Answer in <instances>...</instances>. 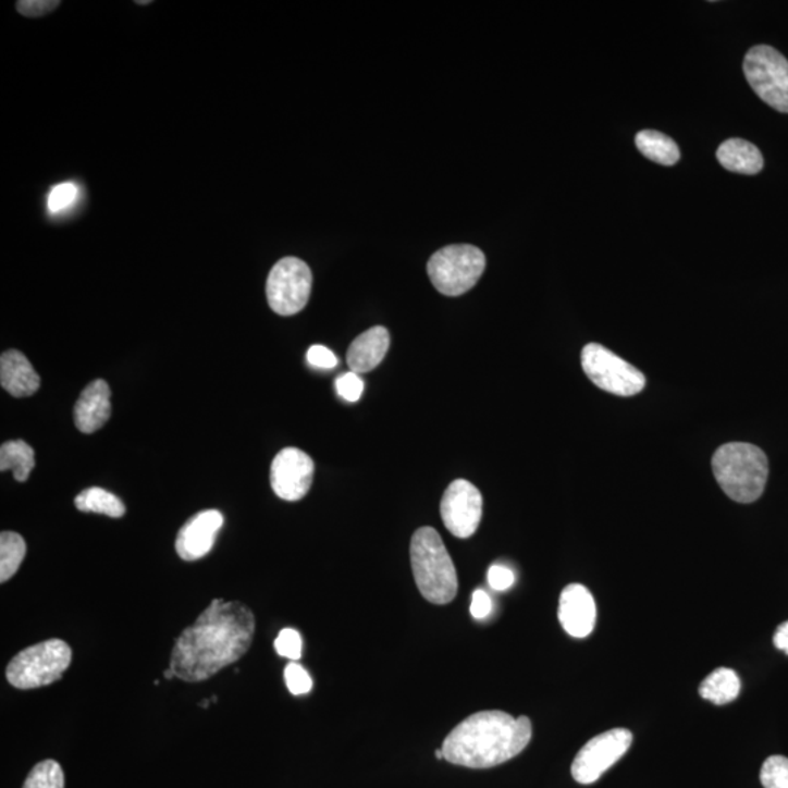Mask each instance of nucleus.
I'll return each instance as SVG.
<instances>
[{
	"instance_id": "f257e3e1",
	"label": "nucleus",
	"mask_w": 788,
	"mask_h": 788,
	"mask_svg": "<svg viewBox=\"0 0 788 788\" xmlns=\"http://www.w3.org/2000/svg\"><path fill=\"white\" fill-rule=\"evenodd\" d=\"M256 618L242 602L213 599L175 641L170 667L184 682H204L238 662L251 647Z\"/></svg>"
},
{
	"instance_id": "f03ea898",
	"label": "nucleus",
	"mask_w": 788,
	"mask_h": 788,
	"mask_svg": "<svg viewBox=\"0 0 788 788\" xmlns=\"http://www.w3.org/2000/svg\"><path fill=\"white\" fill-rule=\"evenodd\" d=\"M532 740L529 717L514 718L500 710L479 711L458 723L444 739V760L466 768L485 769L504 764L525 751Z\"/></svg>"
},
{
	"instance_id": "7ed1b4c3",
	"label": "nucleus",
	"mask_w": 788,
	"mask_h": 788,
	"mask_svg": "<svg viewBox=\"0 0 788 788\" xmlns=\"http://www.w3.org/2000/svg\"><path fill=\"white\" fill-rule=\"evenodd\" d=\"M713 472L719 488L740 504L755 503L768 481V458L756 445L727 443L713 456Z\"/></svg>"
},
{
	"instance_id": "20e7f679",
	"label": "nucleus",
	"mask_w": 788,
	"mask_h": 788,
	"mask_svg": "<svg viewBox=\"0 0 788 788\" xmlns=\"http://www.w3.org/2000/svg\"><path fill=\"white\" fill-rule=\"evenodd\" d=\"M410 564L423 599L440 606L454 601L458 590L456 568L435 529L421 528L414 533Z\"/></svg>"
},
{
	"instance_id": "39448f33",
	"label": "nucleus",
	"mask_w": 788,
	"mask_h": 788,
	"mask_svg": "<svg viewBox=\"0 0 788 788\" xmlns=\"http://www.w3.org/2000/svg\"><path fill=\"white\" fill-rule=\"evenodd\" d=\"M71 662V647L53 638L20 651L7 667V679L12 687L24 691L47 687L63 678Z\"/></svg>"
},
{
	"instance_id": "423d86ee",
	"label": "nucleus",
	"mask_w": 788,
	"mask_h": 788,
	"mask_svg": "<svg viewBox=\"0 0 788 788\" xmlns=\"http://www.w3.org/2000/svg\"><path fill=\"white\" fill-rule=\"evenodd\" d=\"M485 267L487 259L481 248L454 244L434 253L428 261L427 271L439 293L457 297L477 285Z\"/></svg>"
},
{
	"instance_id": "0eeeda50",
	"label": "nucleus",
	"mask_w": 788,
	"mask_h": 788,
	"mask_svg": "<svg viewBox=\"0 0 788 788\" xmlns=\"http://www.w3.org/2000/svg\"><path fill=\"white\" fill-rule=\"evenodd\" d=\"M743 72L756 96L779 113H788V60L771 46H755L744 56Z\"/></svg>"
},
{
	"instance_id": "6e6552de",
	"label": "nucleus",
	"mask_w": 788,
	"mask_h": 788,
	"mask_svg": "<svg viewBox=\"0 0 788 788\" xmlns=\"http://www.w3.org/2000/svg\"><path fill=\"white\" fill-rule=\"evenodd\" d=\"M581 366L591 383L616 396H636L645 387V375L606 346L586 345L581 353Z\"/></svg>"
},
{
	"instance_id": "1a4fd4ad",
	"label": "nucleus",
	"mask_w": 788,
	"mask_h": 788,
	"mask_svg": "<svg viewBox=\"0 0 788 788\" xmlns=\"http://www.w3.org/2000/svg\"><path fill=\"white\" fill-rule=\"evenodd\" d=\"M311 285L312 275L307 263L297 257H285L269 273V306L280 316L297 315L310 299Z\"/></svg>"
},
{
	"instance_id": "9d476101",
	"label": "nucleus",
	"mask_w": 788,
	"mask_h": 788,
	"mask_svg": "<svg viewBox=\"0 0 788 788\" xmlns=\"http://www.w3.org/2000/svg\"><path fill=\"white\" fill-rule=\"evenodd\" d=\"M632 734L627 729H614L587 742L572 762L571 774L580 784L596 783L611 766L631 748Z\"/></svg>"
},
{
	"instance_id": "9b49d317",
	"label": "nucleus",
	"mask_w": 788,
	"mask_h": 788,
	"mask_svg": "<svg viewBox=\"0 0 788 788\" xmlns=\"http://www.w3.org/2000/svg\"><path fill=\"white\" fill-rule=\"evenodd\" d=\"M482 508L481 492L466 479L450 483L440 505L445 528L460 539H468L477 533L482 520Z\"/></svg>"
},
{
	"instance_id": "f8f14e48",
	"label": "nucleus",
	"mask_w": 788,
	"mask_h": 788,
	"mask_svg": "<svg viewBox=\"0 0 788 788\" xmlns=\"http://www.w3.org/2000/svg\"><path fill=\"white\" fill-rule=\"evenodd\" d=\"M315 475V461L303 450L288 447L273 458L271 485L281 500L299 501L308 494Z\"/></svg>"
},
{
	"instance_id": "ddd939ff",
	"label": "nucleus",
	"mask_w": 788,
	"mask_h": 788,
	"mask_svg": "<svg viewBox=\"0 0 788 788\" xmlns=\"http://www.w3.org/2000/svg\"><path fill=\"white\" fill-rule=\"evenodd\" d=\"M224 525V516L218 509H205L180 529L175 551L184 561H197L207 556L216 545L218 532Z\"/></svg>"
},
{
	"instance_id": "4468645a",
	"label": "nucleus",
	"mask_w": 788,
	"mask_h": 788,
	"mask_svg": "<svg viewBox=\"0 0 788 788\" xmlns=\"http://www.w3.org/2000/svg\"><path fill=\"white\" fill-rule=\"evenodd\" d=\"M558 618L568 636L589 637L598 618L596 602L590 590L582 584L565 587L559 598Z\"/></svg>"
},
{
	"instance_id": "2eb2a0df",
	"label": "nucleus",
	"mask_w": 788,
	"mask_h": 788,
	"mask_svg": "<svg viewBox=\"0 0 788 788\" xmlns=\"http://www.w3.org/2000/svg\"><path fill=\"white\" fill-rule=\"evenodd\" d=\"M75 426L84 434L101 430L111 417V392L104 380L93 381L75 405Z\"/></svg>"
},
{
	"instance_id": "dca6fc26",
	"label": "nucleus",
	"mask_w": 788,
	"mask_h": 788,
	"mask_svg": "<svg viewBox=\"0 0 788 788\" xmlns=\"http://www.w3.org/2000/svg\"><path fill=\"white\" fill-rule=\"evenodd\" d=\"M0 384L14 397H28L40 389L41 380L28 358L11 349L0 358Z\"/></svg>"
},
{
	"instance_id": "f3484780",
	"label": "nucleus",
	"mask_w": 788,
	"mask_h": 788,
	"mask_svg": "<svg viewBox=\"0 0 788 788\" xmlns=\"http://www.w3.org/2000/svg\"><path fill=\"white\" fill-rule=\"evenodd\" d=\"M390 335L383 325L368 329L350 344L346 361L354 372H368L379 367L387 354Z\"/></svg>"
},
{
	"instance_id": "a211bd4d",
	"label": "nucleus",
	"mask_w": 788,
	"mask_h": 788,
	"mask_svg": "<svg viewBox=\"0 0 788 788\" xmlns=\"http://www.w3.org/2000/svg\"><path fill=\"white\" fill-rule=\"evenodd\" d=\"M717 160L731 173L753 175L764 169L760 149L748 140L731 138L719 145Z\"/></svg>"
},
{
	"instance_id": "6ab92c4d",
	"label": "nucleus",
	"mask_w": 788,
	"mask_h": 788,
	"mask_svg": "<svg viewBox=\"0 0 788 788\" xmlns=\"http://www.w3.org/2000/svg\"><path fill=\"white\" fill-rule=\"evenodd\" d=\"M740 679L735 670L719 667L706 676L700 687V695L715 705H725L739 697Z\"/></svg>"
},
{
	"instance_id": "aec40b11",
	"label": "nucleus",
	"mask_w": 788,
	"mask_h": 788,
	"mask_svg": "<svg viewBox=\"0 0 788 788\" xmlns=\"http://www.w3.org/2000/svg\"><path fill=\"white\" fill-rule=\"evenodd\" d=\"M638 151L657 164L670 167L679 161L678 145L669 136L655 131H642L636 136Z\"/></svg>"
},
{
	"instance_id": "412c9836",
	"label": "nucleus",
	"mask_w": 788,
	"mask_h": 788,
	"mask_svg": "<svg viewBox=\"0 0 788 788\" xmlns=\"http://www.w3.org/2000/svg\"><path fill=\"white\" fill-rule=\"evenodd\" d=\"M36 466L34 450L23 440L8 441L0 447V470L14 472L15 481L25 482Z\"/></svg>"
},
{
	"instance_id": "4be33fe9",
	"label": "nucleus",
	"mask_w": 788,
	"mask_h": 788,
	"mask_svg": "<svg viewBox=\"0 0 788 788\" xmlns=\"http://www.w3.org/2000/svg\"><path fill=\"white\" fill-rule=\"evenodd\" d=\"M75 507L83 513L104 514V516L120 518L126 514L123 501L102 490V488H88L75 498Z\"/></svg>"
},
{
	"instance_id": "5701e85b",
	"label": "nucleus",
	"mask_w": 788,
	"mask_h": 788,
	"mask_svg": "<svg viewBox=\"0 0 788 788\" xmlns=\"http://www.w3.org/2000/svg\"><path fill=\"white\" fill-rule=\"evenodd\" d=\"M27 554V543L15 532L0 534V582H7L15 576Z\"/></svg>"
},
{
	"instance_id": "b1692460",
	"label": "nucleus",
	"mask_w": 788,
	"mask_h": 788,
	"mask_svg": "<svg viewBox=\"0 0 788 788\" xmlns=\"http://www.w3.org/2000/svg\"><path fill=\"white\" fill-rule=\"evenodd\" d=\"M23 788H64V774L59 762L41 761L29 771Z\"/></svg>"
},
{
	"instance_id": "393cba45",
	"label": "nucleus",
	"mask_w": 788,
	"mask_h": 788,
	"mask_svg": "<svg viewBox=\"0 0 788 788\" xmlns=\"http://www.w3.org/2000/svg\"><path fill=\"white\" fill-rule=\"evenodd\" d=\"M761 783L764 788H788V758L769 756L762 765Z\"/></svg>"
},
{
	"instance_id": "a878e982",
	"label": "nucleus",
	"mask_w": 788,
	"mask_h": 788,
	"mask_svg": "<svg viewBox=\"0 0 788 788\" xmlns=\"http://www.w3.org/2000/svg\"><path fill=\"white\" fill-rule=\"evenodd\" d=\"M79 197V187L75 183H60L51 188L47 207L51 213L67 211Z\"/></svg>"
},
{
	"instance_id": "bb28decb",
	"label": "nucleus",
	"mask_w": 788,
	"mask_h": 788,
	"mask_svg": "<svg viewBox=\"0 0 788 788\" xmlns=\"http://www.w3.org/2000/svg\"><path fill=\"white\" fill-rule=\"evenodd\" d=\"M275 650L281 657L297 662L303 655L301 633L294 628H284L275 640Z\"/></svg>"
},
{
	"instance_id": "cd10ccee",
	"label": "nucleus",
	"mask_w": 788,
	"mask_h": 788,
	"mask_svg": "<svg viewBox=\"0 0 788 788\" xmlns=\"http://www.w3.org/2000/svg\"><path fill=\"white\" fill-rule=\"evenodd\" d=\"M285 684L293 695H306L312 689V679L310 674L297 662L290 663L284 672Z\"/></svg>"
},
{
	"instance_id": "c85d7f7f",
	"label": "nucleus",
	"mask_w": 788,
	"mask_h": 788,
	"mask_svg": "<svg viewBox=\"0 0 788 788\" xmlns=\"http://www.w3.org/2000/svg\"><path fill=\"white\" fill-rule=\"evenodd\" d=\"M336 390L342 399L355 404V402L361 399L364 381L357 372H346V374L341 375L340 379L336 380Z\"/></svg>"
},
{
	"instance_id": "c756f323",
	"label": "nucleus",
	"mask_w": 788,
	"mask_h": 788,
	"mask_svg": "<svg viewBox=\"0 0 788 788\" xmlns=\"http://www.w3.org/2000/svg\"><path fill=\"white\" fill-rule=\"evenodd\" d=\"M307 361L310 366L323 368V370H332V368L337 366L336 355L323 345H312L311 348L308 349Z\"/></svg>"
},
{
	"instance_id": "7c9ffc66",
	"label": "nucleus",
	"mask_w": 788,
	"mask_h": 788,
	"mask_svg": "<svg viewBox=\"0 0 788 788\" xmlns=\"http://www.w3.org/2000/svg\"><path fill=\"white\" fill-rule=\"evenodd\" d=\"M516 576L508 567L504 565H492L490 571H488V582H490L491 589L495 591H505L512 589Z\"/></svg>"
},
{
	"instance_id": "2f4dec72",
	"label": "nucleus",
	"mask_w": 788,
	"mask_h": 788,
	"mask_svg": "<svg viewBox=\"0 0 788 788\" xmlns=\"http://www.w3.org/2000/svg\"><path fill=\"white\" fill-rule=\"evenodd\" d=\"M60 5L58 0H21L16 10L25 16H42L53 12Z\"/></svg>"
},
{
	"instance_id": "473e14b6",
	"label": "nucleus",
	"mask_w": 788,
	"mask_h": 788,
	"mask_svg": "<svg viewBox=\"0 0 788 788\" xmlns=\"http://www.w3.org/2000/svg\"><path fill=\"white\" fill-rule=\"evenodd\" d=\"M492 612V601L490 594L481 589L475 591L472 596V605H470V614L475 619H483L490 616Z\"/></svg>"
},
{
	"instance_id": "72a5a7b5",
	"label": "nucleus",
	"mask_w": 788,
	"mask_h": 788,
	"mask_svg": "<svg viewBox=\"0 0 788 788\" xmlns=\"http://www.w3.org/2000/svg\"><path fill=\"white\" fill-rule=\"evenodd\" d=\"M774 645L788 654V620L779 625L774 636Z\"/></svg>"
},
{
	"instance_id": "f704fd0d",
	"label": "nucleus",
	"mask_w": 788,
	"mask_h": 788,
	"mask_svg": "<svg viewBox=\"0 0 788 788\" xmlns=\"http://www.w3.org/2000/svg\"><path fill=\"white\" fill-rule=\"evenodd\" d=\"M164 678L167 680H171V679L175 678L174 670L171 669V667H169V669L164 670Z\"/></svg>"
},
{
	"instance_id": "c9c22d12",
	"label": "nucleus",
	"mask_w": 788,
	"mask_h": 788,
	"mask_svg": "<svg viewBox=\"0 0 788 788\" xmlns=\"http://www.w3.org/2000/svg\"><path fill=\"white\" fill-rule=\"evenodd\" d=\"M435 756H436V760H444L443 749H436Z\"/></svg>"
},
{
	"instance_id": "e433bc0d",
	"label": "nucleus",
	"mask_w": 788,
	"mask_h": 788,
	"mask_svg": "<svg viewBox=\"0 0 788 788\" xmlns=\"http://www.w3.org/2000/svg\"><path fill=\"white\" fill-rule=\"evenodd\" d=\"M209 704H211V700H205L204 702H200V706H205V709H208Z\"/></svg>"
},
{
	"instance_id": "4c0bfd02",
	"label": "nucleus",
	"mask_w": 788,
	"mask_h": 788,
	"mask_svg": "<svg viewBox=\"0 0 788 788\" xmlns=\"http://www.w3.org/2000/svg\"><path fill=\"white\" fill-rule=\"evenodd\" d=\"M136 3H138V5H148V3H151V2H149V0H147V2H136Z\"/></svg>"
}]
</instances>
